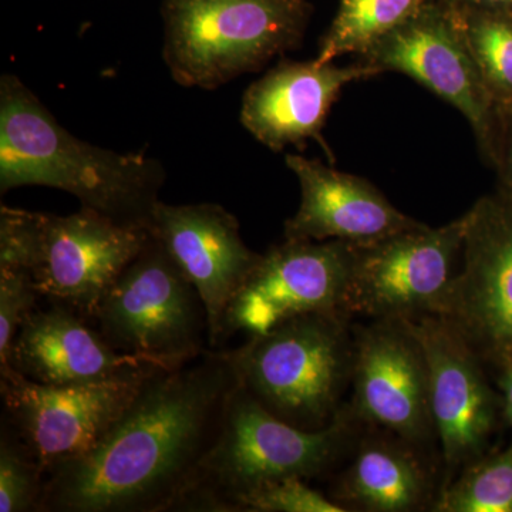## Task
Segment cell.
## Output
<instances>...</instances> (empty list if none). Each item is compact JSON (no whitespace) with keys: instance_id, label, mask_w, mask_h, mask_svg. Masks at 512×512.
Listing matches in <instances>:
<instances>
[{"instance_id":"23","label":"cell","mask_w":512,"mask_h":512,"mask_svg":"<svg viewBox=\"0 0 512 512\" xmlns=\"http://www.w3.org/2000/svg\"><path fill=\"white\" fill-rule=\"evenodd\" d=\"M46 473L2 420L0 431V512H39Z\"/></svg>"},{"instance_id":"7","label":"cell","mask_w":512,"mask_h":512,"mask_svg":"<svg viewBox=\"0 0 512 512\" xmlns=\"http://www.w3.org/2000/svg\"><path fill=\"white\" fill-rule=\"evenodd\" d=\"M464 215L443 227L420 224L355 245L343 313L370 319L441 315L461 255Z\"/></svg>"},{"instance_id":"21","label":"cell","mask_w":512,"mask_h":512,"mask_svg":"<svg viewBox=\"0 0 512 512\" xmlns=\"http://www.w3.org/2000/svg\"><path fill=\"white\" fill-rule=\"evenodd\" d=\"M454 8L488 92L495 104L512 110L511 9Z\"/></svg>"},{"instance_id":"19","label":"cell","mask_w":512,"mask_h":512,"mask_svg":"<svg viewBox=\"0 0 512 512\" xmlns=\"http://www.w3.org/2000/svg\"><path fill=\"white\" fill-rule=\"evenodd\" d=\"M373 430L357 439L352 460L329 497L346 511H431L437 495L421 448L387 431Z\"/></svg>"},{"instance_id":"8","label":"cell","mask_w":512,"mask_h":512,"mask_svg":"<svg viewBox=\"0 0 512 512\" xmlns=\"http://www.w3.org/2000/svg\"><path fill=\"white\" fill-rule=\"evenodd\" d=\"M156 373L113 382L53 386L32 382L10 366L0 370L2 420L47 476L92 451Z\"/></svg>"},{"instance_id":"6","label":"cell","mask_w":512,"mask_h":512,"mask_svg":"<svg viewBox=\"0 0 512 512\" xmlns=\"http://www.w3.org/2000/svg\"><path fill=\"white\" fill-rule=\"evenodd\" d=\"M90 322L123 355L174 370L200 357L208 315L183 269L153 234L121 272Z\"/></svg>"},{"instance_id":"5","label":"cell","mask_w":512,"mask_h":512,"mask_svg":"<svg viewBox=\"0 0 512 512\" xmlns=\"http://www.w3.org/2000/svg\"><path fill=\"white\" fill-rule=\"evenodd\" d=\"M306 0H167L164 62L184 87L212 90L298 45Z\"/></svg>"},{"instance_id":"3","label":"cell","mask_w":512,"mask_h":512,"mask_svg":"<svg viewBox=\"0 0 512 512\" xmlns=\"http://www.w3.org/2000/svg\"><path fill=\"white\" fill-rule=\"evenodd\" d=\"M362 429L346 404L325 429H299L269 413L238 384L217 440L177 511L235 512L239 498L261 485L323 476L348 456Z\"/></svg>"},{"instance_id":"28","label":"cell","mask_w":512,"mask_h":512,"mask_svg":"<svg viewBox=\"0 0 512 512\" xmlns=\"http://www.w3.org/2000/svg\"><path fill=\"white\" fill-rule=\"evenodd\" d=\"M463 9H512V0H441Z\"/></svg>"},{"instance_id":"14","label":"cell","mask_w":512,"mask_h":512,"mask_svg":"<svg viewBox=\"0 0 512 512\" xmlns=\"http://www.w3.org/2000/svg\"><path fill=\"white\" fill-rule=\"evenodd\" d=\"M151 232L117 224L90 208L70 215L37 212L33 281L42 298L92 319L100 302Z\"/></svg>"},{"instance_id":"18","label":"cell","mask_w":512,"mask_h":512,"mask_svg":"<svg viewBox=\"0 0 512 512\" xmlns=\"http://www.w3.org/2000/svg\"><path fill=\"white\" fill-rule=\"evenodd\" d=\"M377 70L360 62H284L269 70L245 92L241 121L264 146L281 151L320 140L329 111L343 87L375 76Z\"/></svg>"},{"instance_id":"27","label":"cell","mask_w":512,"mask_h":512,"mask_svg":"<svg viewBox=\"0 0 512 512\" xmlns=\"http://www.w3.org/2000/svg\"><path fill=\"white\" fill-rule=\"evenodd\" d=\"M497 158L503 163L501 168H503L504 190L501 192L512 201V124L505 136L503 151L498 153Z\"/></svg>"},{"instance_id":"17","label":"cell","mask_w":512,"mask_h":512,"mask_svg":"<svg viewBox=\"0 0 512 512\" xmlns=\"http://www.w3.org/2000/svg\"><path fill=\"white\" fill-rule=\"evenodd\" d=\"M285 161L301 187L298 211L285 222L289 241L366 245L420 224L365 178L296 154Z\"/></svg>"},{"instance_id":"4","label":"cell","mask_w":512,"mask_h":512,"mask_svg":"<svg viewBox=\"0 0 512 512\" xmlns=\"http://www.w3.org/2000/svg\"><path fill=\"white\" fill-rule=\"evenodd\" d=\"M239 384L269 413L303 430L336 419L353 367V326L345 313H309L225 350Z\"/></svg>"},{"instance_id":"12","label":"cell","mask_w":512,"mask_h":512,"mask_svg":"<svg viewBox=\"0 0 512 512\" xmlns=\"http://www.w3.org/2000/svg\"><path fill=\"white\" fill-rule=\"evenodd\" d=\"M464 221L463 268L439 316L497 365L512 356V201L503 192L488 195Z\"/></svg>"},{"instance_id":"25","label":"cell","mask_w":512,"mask_h":512,"mask_svg":"<svg viewBox=\"0 0 512 512\" xmlns=\"http://www.w3.org/2000/svg\"><path fill=\"white\" fill-rule=\"evenodd\" d=\"M40 298L29 272L0 269V370L9 369L16 335Z\"/></svg>"},{"instance_id":"26","label":"cell","mask_w":512,"mask_h":512,"mask_svg":"<svg viewBox=\"0 0 512 512\" xmlns=\"http://www.w3.org/2000/svg\"><path fill=\"white\" fill-rule=\"evenodd\" d=\"M494 366L498 369L497 384L500 389L503 417L512 427V356Z\"/></svg>"},{"instance_id":"22","label":"cell","mask_w":512,"mask_h":512,"mask_svg":"<svg viewBox=\"0 0 512 512\" xmlns=\"http://www.w3.org/2000/svg\"><path fill=\"white\" fill-rule=\"evenodd\" d=\"M434 512H512V440L485 454L437 493Z\"/></svg>"},{"instance_id":"13","label":"cell","mask_w":512,"mask_h":512,"mask_svg":"<svg viewBox=\"0 0 512 512\" xmlns=\"http://www.w3.org/2000/svg\"><path fill=\"white\" fill-rule=\"evenodd\" d=\"M407 320L426 356L431 419L446 485L487 454L503 414L501 396L488 383L484 360L446 318L426 315Z\"/></svg>"},{"instance_id":"20","label":"cell","mask_w":512,"mask_h":512,"mask_svg":"<svg viewBox=\"0 0 512 512\" xmlns=\"http://www.w3.org/2000/svg\"><path fill=\"white\" fill-rule=\"evenodd\" d=\"M424 3L426 0H340L335 19L320 42L316 62L365 55L379 40L412 19Z\"/></svg>"},{"instance_id":"10","label":"cell","mask_w":512,"mask_h":512,"mask_svg":"<svg viewBox=\"0 0 512 512\" xmlns=\"http://www.w3.org/2000/svg\"><path fill=\"white\" fill-rule=\"evenodd\" d=\"M362 62L377 73L412 77L466 117L487 156H495L497 104L468 49L457 9L426 0L419 12L376 43Z\"/></svg>"},{"instance_id":"16","label":"cell","mask_w":512,"mask_h":512,"mask_svg":"<svg viewBox=\"0 0 512 512\" xmlns=\"http://www.w3.org/2000/svg\"><path fill=\"white\" fill-rule=\"evenodd\" d=\"M10 366L32 382L67 386L151 375L163 367L111 348L83 315L59 305L36 308L16 335Z\"/></svg>"},{"instance_id":"24","label":"cell","mask_w":512,"mask_h":512,"mask_svg":"<svg viewBox=\"0 0 512 512\" xmlns=\"http://www.w3.org/2000/svg\"><path fill=\"white\" fill-rule=\"evenodd\" d=\"M299 477L282 478L242 495L235 512H348Z\"/></svg>"},{"instance_id":"15","label":"cell","mask_w":512,"mask_h":512,"mask_svg":"<svg viewBox=\"0 0 512 512\" xmlns=\"http://www.w3.org/2000/svg\"><path fill=\"white\" fill-rule=\"evenodd\" d=\"M151 234L200 292L208 315V346L221 349L229 303L258 264L235 215L222 205L158 202Z\"/></svg>"},{"instance_id":"1","label":"cell","mask_w":512,"mask_h":512,"mask_svg":"<svg viewBox=\"0 0 512 512\" xmlns=\"http://www.w3.org/2000/svg\"><path fill=\"white\" fill-rule=\"evenodd\" d=\"M239 384L224 349L151 376L89 453L47 474L39 512H175Z\"/></svg>"},{"instance_id":"9","label":"cell","mask_w":512,"mask_h":512,"mask_svg":"<svg viewBox=\"0 0 512 512\" xmlns=\"http://www.w3.org/2000/svg\"><path fill=\"white\" fill-rule=\"evenodd\" d=\"M353 256L355 245L343 241L285 239L269 248L229 303L222 343L309 313H343Z\"/></svg>"},{"instance_id":"11","label":"cell","mask_w":512,"mask_h":512,"mask_svg":"<svg viewBox=\"0 0 512 512\" xmlns=\"http://www.w3.org/2000/svg\"><path fill=\"white\" fill-rule=\"evenodd\" d=\"M352 400L357 423L423 448L436 439L429 369L407 319H372L353 326Z\"/></svg>"},{"instance_id":"2","label":"cell","mask_w":512,"mask_h":512,"mask_svg":"<svg viewBox=\"0 0 512 512\" xmlns=\"http://www.w3.org/2000/svg\"><path fill=\"white\" fill-rule=\"evenodd\" d=\"M165 183L163 165L80 140L60 126L13 74L0 79V191L40 185L69 192L82 207L150 232Z\"/></svg>"}]
</instances>
